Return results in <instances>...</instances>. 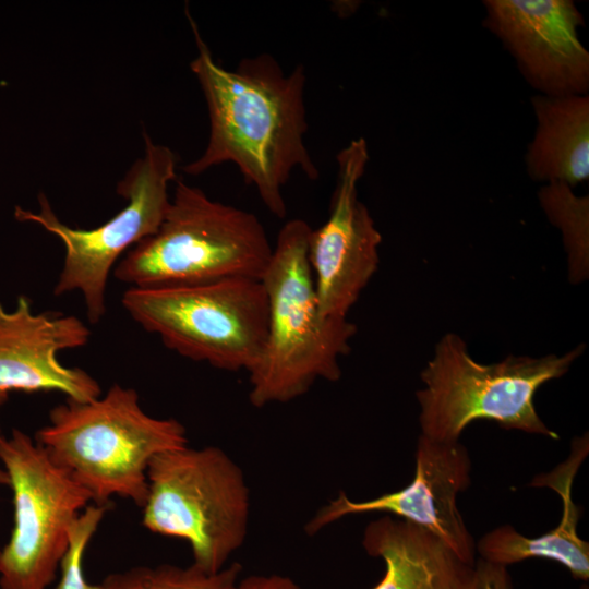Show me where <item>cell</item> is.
I'll use <instances>...</instances> for the list:
<instances>
[{"label":"cell","instance_id":"6da1fadb","mask_svg":"<svg viewBox=\"0 0 589 589\" xmlns=\"http://www.w3.org/2000/svg\"><path fill=\"white\" fill-rule=\"evenodd\" d=\"M187 17L197 48L190 70L196 76L209 115V139L203 154L183 167L200 175L224 163L235 164L276 217L287 215L283 188L293 170L320 177L304 136L308 130L302 64L285 73L268 53L243 58L236 70L218 64L190 12Z\"/></svg>","mask_w":589,"mask_h":589},{"label":"cell","instance_id":"7a4b0ae2","mask_svg":"<svg viewBox=\"0 0 589 589\" xmlns=\"http://www.w3.org/2000/svg\"><path fill=\"white\" fill-rule=\"evenodd\" d=\"M312 228L300 218L279 230L262 277L267 302L266 341L249 374V400L256 408L285 404L318 380L337 382L340 358L350 351L357 326L347 317L322 314L308 247Z\"/></svg>","mask_w":589,"mask_h":589},{"label":"cell","instance_id":"3957f363","mask_svg":"<svg viewBox=\"0 0 589 589\" xmlns=\"http://www.w3.org/2000/svg\"><path fill=\"white\" fill-rule=\"evenodd\" d=\"M34 438L93 503L108 504L117 496L139 507L146 500L152 460L188 445L181 422L146 413L137 392L120 384L95 399L55 406Z\"/></svg>","mask_w":589,"mask_h":589},{"label":"cell","instance_id":"277c9868","mask_svg":"<svg viewBox=\"0 0 589 589\" xmlns=\"http://www.w3.org/2000/svg\"><path fill=\"white\" fill-rule=\"evenodd\" d=\"M272 253L265 228L253 213L176 180L157 231L131 248L112 273L129 288L262 279Z\"/></svg>","mask_w":589,"mask_h":589},{"label":"cell","instance_id":"5b68a950","mask_svg":"<svg viewBox=\"0 0 589 589\" xmlns=\"http://www.w3.org/2000/svg\"><path fill=\"white\" fill-rule=\"evenodd\" d=\"M585 349L581 344L561 356L510 354L484 364L471 357L462 337L445 334L420 374L421 434L456 442L471 422L491 420L507 430L557 440L539 417L534 395L543 384L564 376Z\"/></svg>","mask_w":589,"mask_h":589},{"label":"cell","instance_id":"8992f818","mask_svg":"<svg viewBox=\"0 0 589 589\" xmlns=\"http://www.w3.org/2000/svg\"><path fill=\"white\" fill-rule=\"evenodd\" d=\"M147 481L144 528L187 542L205 573L224 569L248 533L250 489L240 466L217 446L187 445L158 454Z\"/></svg>","mask_w":589,"mask_h":589},{"label":"cell","instance_id":"52a82bcc","mask_svg":"<svg viewBox=\"0 0 589 589\" xmlns=\"http://www.w3.org/2000/svg\"><path fill=\"white\" fill-rule=\"evenodd\" d=\"M122 305L170 350L219 370L249 373L266 341L268 302L261 279L130 287Z\"/></svg>","mask_w":589,"mask_h":589},{"label":"cell","instance_id":"ba28073f","mask_svg":"<svg viewBox=\"0 0 589 589\" xmlns=\"http://www.w3.org/2000/svg\"><path fill=\"white\" fill-rule=\"evenodd\" d=\"M143 139L144 155L117 184V193L127 204L100 226L77 229L63 224L44 193L38 195V212L20 206L14 211L17 220L35 223L63 243V265L53 293L80 292L93 324L106 313L110 272L131 248L157 231L170 205L168 187L176 180L177 156L168 146L154 143L145 131Z\"/></svg>","mask_w":589,"mask_h":589},{"label":"cell","instance_id":"9c48e42d","mask_svg":"<svg viewBox=\"0 0 589 589\" xmlns=\"http://www.w3.org/2000/svg\"><path fill=\"white\" fill-rule=\"evenodd\" d=\"M12 491L13 527L0 550V589H47L68 552L71 529L91 494L44 447L14 429L0 437Z\"/></svg>","mask_w":589,"mask_h":589},{"label":"cell","instance_id":"30bf717a","mask_svg":"<svg viewBox=\"0 0 589 589\" xmlns=\"http://www.w3.org/2000/svg\"><path fill=\"white\" fill-rule=\"evenodd\" d=\"M336 161L329 215L311 230L308 256L322 314L347 317L377 271L382 236L358 197V183L369 161L366 141L352 140L337 153Z\"/></svg>","mask_w":589,"mask_h":589},{"label":"cell","instance_id":"8fae6325","mask_svg":"<svg viewBox=\"0 0 589 589\" xmlns=\"http://www.w3.org/2000/svg\"><path fill=\"white\" fill-rule=\"evenodd\" d=\"M471 460L459 442L420 435L412 481L405 488L368 501H352L340 492L309 520L310 536L348 515L382 512L432 532L461 560L474 565L476 542L457 507V496L471 481Z\"/></svg>","mask_w":589,"mask_h":589},{"label":"cell","instance_id":"7c38bea8","mask_svg":"<svg viewBox=\"0 0 589 589\" xmlns=\"http://www.w3.org/2000/svg\"><path fill=\"white\" fill-rule=\"evenodd\" d=\"M484 24L542 95H588L589 53L578 37L584 17L569 0H486Z\"/></svg>","mask_w":589,"mask_h":589},{"label":"cell","instance_id":"4fadbf2b","mask_svg":"<svg viewBox=\"0 0 589 589\" xmlns=\"http://www.w3.org/2000/svg\"><path fill=\"white\" fill-rule=\"evenodd\" d=\"M89 337L91 330L79 317L35 313L25 296L17 298L13 310L0 302V394L58 392L74 401L99 397L97 380L58 358L61 351L84 347Z\"/></svg>","mask_w":589,"mask_h":589},{"label":"cell","instance_id":"5bb4252c","mask_svg":"<svg viewBox=\"0 0 589 589\" xmlns=\"http://www.w3.org/2000/svg\"><path fill=\"white\" fill-rule=\"evenodd\" d=\"M366 553L385 563L373 589H474L476 568L432 532L385 515L364 529Z\"/></svg>","mask_w":589,"mask_h":589},{"label":"cell","instance_id":"9a60e30c","mask_svg":"<svg viewBox=\"0 0 589 589\" xmlns=\"http://www.w3.org/2000/svg\"><path fill=\"white\" fill-rule=\"evenodd\" d=\"M588 454V436L575 438L569 458L550 473L531 482L533 486H549L562 498L560 524L539 537H526L509 525L485 533L476 544L481 560L508 566L528 558H546L560 563L576 579L589 578V543L577 533L579 513L572 500L575 474Z\"/></svg>","mask_w":589,"mask_h":589},{"label":"cell","instance_id":"2e32d148","mask_svg":"<svg viewBox=\"0 0 589 589\" xmlns=\"http://www.w3.org/2000/svg\"><path fill=\"white\" fill-rule=\"evenodd\" d=\"M538 125L528 147L530 178L572 189L589 178L588 95H537L531 100Z\"/></svg>","mask_w":589,"mask_h":589},{"label":"cell","instance_id":"e0dca14e","mask_svg":"<svg viewBox=\"0 0 589 589\" xmlns=\"http://www.w3.org/2000/svg\"><path fill=\"white\" fill-rule=\"evenodd\" d=\"M538 199L550 223L563 236L568 279L580 284L589 276V197L578 196L565 183H545Z\"/></svg>","mask_w":589,"mask_h":589},{"label":"cell","instance_id":"ac0fdd59","mask_svg":"<svg viewBox=\"0 0 589 589\" xmlns=\"http://www.w3.org/2000/svg\"><path fill=\"white\" fill-rule=\"evenodd\" d=\"M243 567L231 563L216 574H208L193 563L189 566L159 564L134 566L109 574L101 589H230L240 578Z\"/></svg>","mask_w":589,"mask_h":589},{"label":"cell","instance_id":"d6986e66","mask_svg":"<svg viewBox=\"0 0 589 589\" xmlns=\"http://www.w3.org/2000/svg\"><path fill=\"white\" fill-rule=\"evenodd\" d=\"M108 504H89L75 520L70 544L60 566V578L56 589H101L100 584H91L84 572V557L89 542L100 526Z\"/></svg>","mask_w":589,"mask_h":589},{"label":"cell","instance_id":"ffe728a7","mask_svg":"<svg viewBox=\"0 0 589 589\" xmlns=\"http://www.w3.org/2000/svg\"><path fill=\"white\" fill-rule=\"evenodd\" d=\"M474 589H512V581L506 566L480 560L474 565Z\"/></svg>","mask_w":589,"mask_h":589},{"label":"cell","instance_id":"44dd1931","mask_svg":"<svg viewBox=\"0 0 589 589\" xmlns=\"http://www.w3.org/2000/svg\"><path fill=\"white\" fill-rule=\"evenodd\" d=\"M230 589H302L291 577L280 574H255L239 578Z\"/></svg>","mask_w":589,"mask_h":589},{"label":"cell","instance_id":"7402d4cb","mask_svg":"<svg viewBox=\"0 0 589 589\" xmlns=\"http://www.w3.org/2000/svg\"><path fill=\"white\" fill-rule=\"evenodd\" d=\"M9 395L0 394V410L2 406L7 402ZM1 428H0V437H1ZM0 486H9V478L5 472V470L2 468L0 464Z\"/></svg>","mask_w":589,"mask_h":589}]
</instances>
